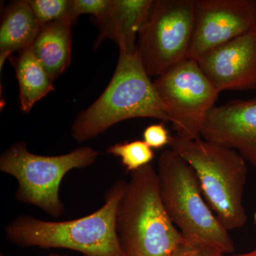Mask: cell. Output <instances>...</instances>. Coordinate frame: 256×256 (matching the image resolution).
Here are the masks:
<instances>
[{
	"label": "cell",
	"instance_id": "11",
	"mask_svg": "<svg viewBox=\"0 0 256 256\" xmlns=\"http://www.w3.org/2000/svg\"><path fill=\"white\" fill-rule=\"evenodd\" d=\"M201 136L208 142L236 151L256 166V98L214 106L204 120Z\"/></svg>",
	"mask_w": 256,
	"mask_h": 256
},
{
	"label": "cell",
	"instance_id": "2",
	"mask_svg": "<svg viewBox=\"0 0 256 256\" xmlns=\"http://www.w3.org/2000/svg\"><path fill=\"white\" fill-rule=\"evenodd\" d=\"M120 200L116 229L126 256H171L185 242L160 196L156 170L132 172Z\"/></svg>",
	"mask_w": 256,
	"mask_h": 256
},
{
	"label": "cell",
	"instance_id": "18",
	"mask_svg": "<svg viewBox=\"0 0 256 256\" xmlns=\"http://www.w3.org/2000/svg\"><path fill=\"white\" fill-rule=\"evenodd\" d=\"M111 0H70L69 20L74 24L82 14H90L96 22L102 20L110 8Z\"/></svg>",
	"mask_w": 256,
	"mask_h": 256
},
{
	"label": "cell",
	"instance_id": "9",
	"mask_svg": "<svg viewBox=\"0 0 256 256\" xmlns=\"http://www.w3.org/2000/svg\"><path fill=\"white\" fill-rule=\"evenodd\" d=\"M195 8L190 60H197L256 28V0H195Z\"/></svg>",
	"mask_w": 256,
	"mask_h": 256
},
{
	"label": "cell",
	"instance_id": "17",
	"mask_svg": "<svg viewBox=\"0 0 256 256\" xmlns=\"http://www.w3.org/2000/svg\"><path fill=\"white\" fill-rule=\"evenodd\" d=\"M28 2L36 16L40 28L58 22H70L69 20L70 0H28Z\"/></svg>",
	"mask_w": 256,
	"mask_h": 256
},
{
	"label": "cell",
	"instance_id": "6",
	"mask_svg": "<svg viewBox=\"0 0 256 256\" xmlns=\"http://www.w3.org/2000/svg\"><path fill=\"white\" fill-rule=\"evenodd\" d=\"M100 153L90 146H80L58 156L34 154L18 141L2 153L0 170L18 182V201L38 207L47 214L60 218L65 213L60 188L66 174L96 162Z\"/></svg>",
	"mask_w": 256,
	"mask_h": 256
},
{
	"label": "cell",
	"instance_id": "20",
	"mask_svg": "<svg viewBox=\"0 0 256 256\" xmlns=\"http://www.w3.org/2000/svg\"><path fill=\"white\" fill-rule=\"evenodd\" d=\"M220 252L194 246L186 242L182 244L171 256H223Z\"/></svg>",
	"mask_w": 256,
	"mask_h": 256
},
{
	"label": "cell",
	"instance_id": "7",
	"mask_svg": "<svg viewBox=\"0 0 256 256\" xmlns=\"http://www.w3.org/2000/svg\"><path fill=\"white\" fill-rule=\"evenodd\" d=\"M195 20V0H152L136 46L150 78L188 58Z\"/></svg>",
	"mask_w": 256,
	"mask_h": 256
},
{
	"label": "cell",
	"instance_id": "14",
	"mask_svg": "<svg viewBox=\"0 0 256 256\" xmlns=\"http://www.w3.org/2000/svg\"><path fill=\"white\" fill-rule=\"evenodd\" d=\"M70 22H58L41 28L31 48L53 82L66 70L72 58Z\"/></svg>",
	"mask_w": 256,
	"mask_h": 256
},
{
	"label": "cell",
	"instance_id": "22",
	"mask_svg": "<svg viewBox=\"0 0 256 256\" xmlns=\"http://www.w3.org/2000/svg\"><path fill=\"white\" fill-rule=\"evenodd\" d=\"M48 256H67L60 255V254H50V255H48Z\"/></svg>",
	"mask_w": 256,
	"mask_h": 256
},
{
	"label": "cell",
	"instance_id": "10",
	"mask_svg": "<svg viewBox=\"0 0 256 256\" xmlns=\"http://www.w3.org/2000/svg\"><path fill=\"white\" fill-rule=\"evenodd\" d=\"M218 92L256 89V28L196 60Z\"/></svg>",
	"mask_w": 256,
	"mask_h": 256
},
{
	"label": "cell",
	"instance_id": "15",
	"mask_svg": "<svg viewBox=\"0 0 256 256\" xmlns=\"http://www.w3.org/2000/svg\"><path fill=\"white\" fill-rule=\"evenodd\" d=\"M20 88L21 110L28 112L36 102L54 90L53 80L36 58L31 48L10 57Z\"/></svg>",
	"mask_w": 256,
	"mask_h": 256
},
{
	"label": "cell",
	"instance_id": "23",
	"mask_svg": "<svg viewBox=\"0 0 256 256\" xmlns=\"http://www.w3.org/2000/svg\"><path fill=\"white\" fill-rule=\"evenodd\" d=\"M0 256H4L2 255V254H1V255H0Z\"/></svg>",
	"mask_w": 256,
	"mask_h": 256
},
{
	"label": "cell",
	"instance_id": "5",
	"mask_svg": "<svg viewBox=\"0 0 256 256\" xmlns=\"http://www.w3.org/2000/svg\"><path fill=\"white\" fill-rule=\"evenodd\" d=\"M169 146L195 172L205 200L224 228L230 232L244 226L247 220L242 204L246 160L234 150L201 138L171 136Z\"/></svg>",
	"mask_w": 256,
	"mask_h": 256
},
{
	"label": "cell",
	"instance_id": "1",
	"mask_svg": "<svg viewBox=\"0 0 256 256\" xmlns=\"http://www.w3.org/2000/svg\"><path fill=\"white\" fill-rule=\"evenodd\" d=\"M127 182H114L104 205L77 220L46 222L21 215L5 227L6 238L22 247L64 248L84 256H126L116 233V216Z\"/></svg>",
	"mask_w": 256,
	"mask_h": 256
},
{
	"label": "cell",
	"instance_id": "3",
	"mask_svg": "<svg viewBox=\"0 0 256 256\" xmlns=\"http://www.w3.org/2000/svg\"><path fill=\"white\" fill-rule=\"evenodd\" d=\"M156 174L165 210L185 242L222 255L233 254L232 236L214 215L192 166L170 150L160 156Z\"/></svg>",
	"mask_w": 256,
	"mask_h": 256
},
{
	"label": "cell",
	"instance_id": "19",
	"mask_svg": "<svg viewBox=\"0 0 256 256\" xmlns=\"http://www.w3.org/2000/svg\"><path fill=\"white\" fill-rule=\"evenodd\" d=\"M170 136L164 124H151L143 132V141L152 149H160L170 144Z\"/></svg>",
	"mask_w": 256,
	"mask_h": 256
},
{
	"label": "cell",
	"instance_id": "21",
	"mask_svg": "<svg viewBox=\"0 0 256 256\" xmlns=\"http://www.w3.org/2000/svg\"><path fill=\"white\" fill-rule=\"evenodd\" d=\"M223 256H256V248L254 249L252 252H246V254H238V255H232V254H229V255H224Z\"/></svg>",
	"mask_w": 256,
	"mask_h": 256
},
{
	"label": "cell",
	"instance_id": "13",
	"mask_svg": "<svg viewBox=\"0 0 256 256\" xmlns=\"http://www.w3.org/2000/svg\"><path fill=\"white\" fill-rule=\"evenodd\" d=\"M0 68L14 52L31 48L41 31L28 1L11 3L5 8L0 25Z\"/></svg>",
	"mask_w": 256,
	"mask_h": 256
},
{
	"label": "cell",
	"instance_id": "4",
	"mask_svg": "<svg viewBox=\"0 0 256 256\" xmlns=\"http://www.w3.org/2000/svg\"><path fill=\"white\" fill-rule=\"evenodd\" d=\"M136 118L169 122L137 50L120 52L108 86L92 106L77 116L72 136L76 142H86L121 121Z\"/></svg>",
	"mask_w": 256,
	"mask_h": 256
},
{
	"label": "cell",
	"instance_id": "12",
	"mask_svg": "<svg viewBox=\"0 0 256 256\" xmlns=\"http://www.w3.org/2000/svg\"><path fill=\"white\" fill-rule=\"evenodd\" d=\"M152 3V0H111L107 14L96 22L100 32L94 50L110 40L118 45L120 52L134 53L138 34Z\"/></svg>",
	"mask_w": 256,
	"mask_h": 256
},
{
	"label": "cell",
	"instance_id": "25",
	"mask_svg": "<svg viewBox=\"0 0 256 256\" xmlns=\"http://www.w3.org/2000/svg\"></svg>",
	"mask_w": 256,
	"mask_h": 256
},
{
	"label": "cell",
	"instance_id": "16",
	"mask_svg": "<svg viewBox=\"0 0 256 256\" xmlns=\"http://www.w3.org/2000/svg\"><path fill=\"white\" fill-rule=\"evenodd\" d=\"M106 152L120 158L121 162L130 172L151 164L154 153L144 141L116 143L108 148Z\"/></svg>",
	"mask_w": 256,
	"mask_h": 256
},
{
	"label": "cell",
	"instance_id": "8",
	"mask_svg": "<svg viewBox=\"0 0 256 256\" xmlns=\"http://www.w3.org/2000/svg\"><path fill=\"white\" fill-rule=\"evenodd\" d=\"M153 84L176 136L190 140L200 139L204 120L216 106L220 92L196 60H183Z\"/></svg>",
	"mask_w": 256,
	"mask_h": 256
},
{
	"label": "cell",
	"instance_id": "24",
	"mask_svg": "<svg viewBox=\"0 0 256 256\" xmlns=\"http://www.w3.org/2000/svg\"></svg>",
	"mask_w": 256,
	"mask_h": 256
}]
</instances>
